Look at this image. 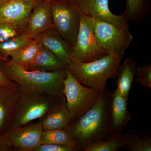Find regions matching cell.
Returning <instances> with one entry per match:
<instances>
[{"mask_svg":"<svg viewBox=\"0 0 151 151\" xmlns=\"http://www.w3.org/2000/svg\"><path fill=\"white\" fill-rule=\"evenodd\" d=\"M1 60L7 61L8 60L4 58L1 54H0V62ZM18 86L17 84L15 82H13L9 80L8 78L4 75L2 71L1 70L0 67V86Z\"/></svg>","mask_w":151,"mask_h":151,"instance_id":"obj_28","label":"cell"},{"mask_svg":"<svg viewBox=\"0 0 151 151\" xmlns=\"http://www.w3.org/2000/svg\"><path fill=\"white\" fill-rule=\"evenodd\" d=\"M80 23L75 43L72 46L71 61L90 62L109 55L100 47L94 32L95 19L80 12Z\"/></svg>","mask_w":151,"mask_h":151,"instance_id":"obj_5","label":"cell"},{"mask_svg":"<svg viewBox=\"0 0 151 151\" xmlns=\"http://www.w3.org/2000/svg\"><path fill=\"white\" fill-rule=\"evenodd\" d=\"M6 1V0H0V4L4 2V1Z\"/></svg>","mask_w":151,"mask_h":151,"instance_id":"obj_30","label":"cell"},{"mask_svg":"<svg viewBox=\"0 0 151 151\" xmlns=\"http://www.w3.org/2000/svg\"><path fill=\"white\" fill-rule=\"evenodd\" d=\"M129 97L123 96L116 89L112 91L111 117L113 133L122 132L131 120L128 110Z\"/></svg>","mask_w":151,"mask_h":151,"instance_id":"obj_15","label":"cell"},{"mask_svg":"<svg viewBox=\"0 0 151 151\" xmlns=\"http://www.w3.org/2000/svg\"><path fill=\"white\" fill-rule=\"evenodd\" d=\"M39 119L35 124H28L11 129L4 134L13 147L14 151H35L40 145L43 131L42 121Z\"/></svg>","mask_w":151,"mask_h":151,"instance_id":"obj_9","label":"cell"},{"mask_svg":"<svg viewBox=\"0 0 151 151\" xmlns=\"http://www.w3.org/2000/svg\"><path fill=\"white\" fill-rule=\"evenodd\" d=\"M21 94L18 86H0V135L10 130L12 118Z\"/></svg>","mask_w":151,"mask_h":151,"instance_id":"obj_14","label":"cell"},{"mask_svg":"<svg viewBox=\"0 0 151 151\" xmlns=\"http://www.w3.org/2000/svg\"><path fill=\"white\" fill-rule=\"evenodd\" d=\"M112 91L105 89L97 103L64 129L76 142L78 150L92 141L113 134L111 117Z\"/></svg>","mask_w":151,"mask_h":151,"instance_id":"obj_1","label":"cell"},{"mask_svg":"<svg viewBox=\"0 0 151 151\" xmlns=\"http://www.w3.org/2000/svg\"><path fill=\"white\" fill-rule=\"evenodd\" d=\"M32 39L24 33L0 43V54L6 59L13 52L17 51L29 43Z\"/></svg>","mask_w":151,"mask_h":151,"instance_id":"obj_22","label":"cell"},{"mask_svg":"<svg viewBox=\"0 0 151 151\" xmlns=\"http://www.w3.org/2000/svg\"><path fill=\"white\" fill-rule=\"evenodd\" d=\"M141 132L142 137L137 132L131 133L129 142L124 147L129 151H151V138Z\"/></svg>","mask_w":151,"mask_h":151,"instance_id":"obj_24","label":"cell"},{"mask_svg":"<svg viewBox=\"0 0 151 151\" xmlns=\"http://www.w3.org/2000/svg\"><path fill=\"white\" fill-rule=\"evenodd\" d=\"M65 68L57 57L41 45L34 59L27 69L52 72L62 70Z\"/></svg>","mask_w":151,"mask_h":151,"instance_id":"obj_18","label":"cell"},{"mask_svg":"<svg viewBox=\"0 0 151 151\" xmlns=\"http://www.w3.org/2000/svg\"><path fill=\"white\" fill-rule=\"evenodd\" d=\"M135 81L147 89H151V65L145 64L138 66L136 70Z\"/></svg>","mask_w":151,"mask_h":151,"instance_id":"obj_26","label":"cell"},{"mask_svg":"<svg viewBox=\"0 0 151 151\" xmlns=\"http://www.w3.org/2000/svg\"><path fill=\"white\" fill-rule=\"evenodd\" d=\"M63 97L39 91L21 92L14 111L10 129L43 118Z\"/></svg>","mask_w":151,"mask_h":151,"instance_id":"obj_4","label":"cell"},{"mask_svg":"<svg viewBox=\"0 0 151 151\" xmlns=\"http://www.w3.org/2000/svg\"><path fill=\"white\" fill-rule=\"evenodd\" d=\"M71 122V117L68 109L65 97L43 117V130L63 129Z\"/></svg>","mask_w":151,"mask_h":151,"instance_id":"obj_16","label":"cell"},{"mask_svg":"<svg viewBox=\"0 0 151 151\" xmlns=\"http://www.w3.org/2000/svg\"><path fill=\"white\" fill-rule=\"evenodd\" d=\"M47 1H55V0H47Z\"/></svg>","mask_w":151,"mask_h":151,"instance_id":"obj_31","label":"cell"},{"mask_svg":"<svg viewBox=\"0 0 151 151\" xmlns=\"http://www.w3.org/2000/svg\"><path fill=\"white\" fill-rule=\"evenodd\" d=\"M131 133L123 132L114 133L103 139L90 142L84 146L82 151H117L127 145Z\"/></svg>","mask_w":151,"mask_h":151,"instance_id":"obj_17","label":"cell"},{"mask_svg":"<svg viewBox=\"0 0 151 151\" xmlns=\"http://www.w3.org/2000/svg\"><path fill=\"white\" fill-rule=\"evenodd\" d=\"M32 39L52 52L65 67L71 62L72 46L62 37L54 27Z\"/></svg>","mask_w":151,"mask_h":151,"instance_id":"obj_12","label":"cell"},{"mask_svg":"<svg viewBox=\"0 0 151 151\" xmlns=\"http://www.w3.org/2000/svg\"><path fill=\"white\" fill-rule=\"evenodd\" d=\"M0 67L7 78L17 84L21 92L39 91L65 97L63 90L64 81L67 76L66 68L52 72L28 70L8 60H1Z\"/></svg>","mask_w":151,"mask_h":151,"instance_id":"obj_2","label":"cell"},{"mask_svg":"<svg viewBox=\"0 0 151 151\" xmlns=\"http://www.w3.org/2000/svg\"><path fill=\"white\" fill-rule=\"evenodd\" d=\"M124 56L110 54L90 62L71 61L65 67L80 83L102 94L109 78H116Z\"/></svg>","mask_w":151,"mask_h":151,"instance_id":"obj_3","label":"cell"},{"mask_svg":"<svg viewBox=\"0 0 151 151\" xmlns=\"http://www.w3.org/2000/svg\"><path fill=\"white\" fill-rule=\"evenodd\" d=\"M53 27L50 1L41 0L32 11L23 33L32 39Z\"/></svg>","mask_w":151,"mask_h":151,"instance_id":"obj_13","label":"cell"},{"mask_svg":"<svg viewBox=\"0 0 151 151\" xmlns=\"http://www.w3.org/2000/svg\"><path fill=\"white\" fill-rule=\"evenodd\" d=\"M35 151H77L68 146L55 144H40Z\"/></svg>","mask_w":151,"mask_h":151,"instance_id":"obj_27","label":"cell"},{"mask_svg":"<svg viewBox=\"0 0 151 151\" xmlns=\"http://www.w3.org/2000/svg\"><path fill=\"white\" fill-rule=\"evenodd\" d=\"M146 0H127L124 13L128 22L139 21L147 15Z\"/></svg>","mask_w":151,"mask_h":151,"instance_id":"obj_23","label":"cell"},{"mask_svg":"<svg viewBox=\"0 0 151 151\" xmlns=\"http://www.w3.org/2000/svg\"><path fill=\"white\" fill-rule=\"evenodd\" d=\"M136 62L134 60L128 58L120 65L117 73L116 89L125 97H128L130 90L136 75Z\"/></svg>","mask_w":151,"mask_h":151,"instance_id":"obj_19","label":"cell"},{"mask_svg":"<svg viewBox=\"0 0 151 151\" xmlns=\"http://www.w3.org/2000/svg\"><path fill=\"white\" fill-rule=\"evenodd\" d=\"M41 46V44L33 39L25 46L10 55V63L27 69L31 64Z\"/></svg>","mask_w":151,"mask_h":151,"instance_id":"obj_20","label":"cell"},{"mask_svg":"<svg viewBox=\"0 0 151 151\" xmlns=\"http://www.w3.org/2000/svg\"><path fill=\"white\" fill-rule=\"evenodd\" d=\"M94 32L98 44L108 54L124 56L133 39L129 29L101 20H95Z\"/></svg>","mask_w":151,"mask_h":151,"instance_id":"obj_8","label":"cell"},{"mask_svg":"<svg viewBox=\"0 0 151 151\" xmlns=\"http://www.w3.org/2000/svg\"><path fill=\"white\" fill-rule=\"evenodd\" d=\"M23 33L19 26L9 22L0 23V43L8 40Z\"/></svg>","mask_w":151,"mask_h":151,"instance_id":"obj_25","label":"cell"},{"mask_svg":"<svg viewBox=\"0 0 151 151\" xmlns=\"http://www.w3.org/2000/svg\"><path fill=\"white\" fill-rule=\"evenodd\" d=\"M64 84L63 92L71 122L81 117L92 108L103 93L84 86L68 70Z\"/></svg>","mask_w":151,"mask_h":151,"instance_id":"obj_7","label":"cell"},{"mask_svg":"<svg viewBox=\"0 0 151 151\" xmlns=\"http://www.w3.org/2000/svg\"><path fill=\"white\" fill-rule=\"evenodd\" d=\"M41 0H6L0 4V23L19 26L24 31L34 7Z\"/></svg>","mask_w":151,"mask_h":151,"instance_id":"obj_10","label":"cell"},{"mask_svg":"<svg viewBox=\"0 0 151 151\" xmlns=\"http://www.w3.org/2000/svg\"><path fill=\"white\" fill-rule=\"evenodd\" d=\"M53 25L60 35L73 46L75 43L80 23V11L74 0L50 1Z\"/></svg>","mask_w":151,"mask_h":151,"instance_id":"obj_6","label":"cell"},{"mask_svg":"<svg viewBox=\"0 0 151 151\" xmlns=\"http://www.w3.org/2000/svg\"><path fill=\"white\" fill-rule=\"evenodd\" d=\"M40 144L68 146L79 151L76 142L64 129L43 130L41 136Z\"/></svg>","mask_w":151,"mask_h":151,"instance_id":"obj_21","label":"cell"},{"mask_svg":"<svg viewBox=\"0 0 151 151\" xmlns=\"http://www.w3.org/2000/svg\"><path fill=\"white\" fill-rule=\"evenodd\" d=\"M14 151L13 147L11 145L5 135H0V151Z\"/></svg>","mask_w":151,"mask_h":151,"instance_id":"obj_29","label":"cell"},{"mask_svg":"<svg viewBox=\"0 0 151 151\" xmlns=\"http://www.w3.org/2000/svg\"><path fill=\"white\" fill-rule=\"evenodd\" d=\"M80 12L92 17L95 20L105 21L122 29H129L128 21L123 13L117 15L111 12L109 0H74Z\"/></svg>","mask_w":151,"mask_h":151,"instance_id":"obj_11","label":"cell"}]
</instances>
